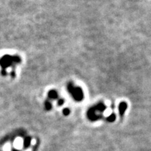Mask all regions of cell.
<instances>
[{
  "instance_id": "52a82bcc",
  "label": "cell",
  "mask_w": 151,
  "mask_h": 151,
  "mask_svg": "<svg viewBox=\"0 0 151 151\" xmlns=\"http://www.w3.org/2000/svg\"><path fill=\"white\" fill-rule=\"evenodd\" d=\"M63 113L65 115V116H67V115H69L70 113V110L69 109H65L63 110Z\"/></svg>"
},
{
  "instance_id": "7a4b0ae2",
  "label": "cell",
  "mask_w": 151,
  "mask_h": 151,
  "mask_svg": "<svg viewBox=\"0 0 151 151\" xmlns=\"http://www.w3.org/2000/svg\"><path fill=\"white\" fill-rule=\"evenodd\" d=\"M13 60H14V58H11V57L8 56V55H7V56H4V58H2L0 63L3 67H5V66L7 67V66L10 65Z\"/></svg>"
},
{
  "instance_id": "9c48e42d",
  "label": "cell",
  "mask_w": 151,
  "mask_h": 151,
  "mask_svg": "<svg viewBox=\"0 0 151 151\" xmlns=\"http://www.w3.org/2000/svg\"><path fill=\"white\" fill-rule=\"evenodd\" d=\"M64 104V100L63 99H60L59 100V102H58V104L59 105H62V104Z\"/></svg>"
},
{
  "instance_id": "6da1fadb",
  "label": "cell",
  "mask_w": 151,
  "mask_h": 151,
  "mask_svg": "<svg viewBox=\"0 0 151 151\" xmlns=\"http://www.w3.org/2000/svg\"><path fill=\"white\" fill-rule=\"evenodd\" d=\"M68 90L76 101H80L83 99V93L81 88H75L71 84H69L68 86Z\"/></svg>"
},
{
  "instance_id": "ba28073f",
  "label": "cell",
  "mask_w": 151,
  "mask_h": 151,
  "mask_svg": "<svg viewBox=\"0 0 151 151\" xmlns=\"http://www.w3.org/2000/svg\"><path fill=\"white\" fill-rule=\"evenodd\" d=\"M29 143H30V139H29V138L25 140V146H29Z\"/></svg>"
},
{
  "instance_id": "8992f818",
  "label": "cell",
  "mask_w": 151,
  "mask_h": 151,
  "mask_svg": "<svg viewBox=\"0 0 151 151\" xmlns=\"http://www.w3.org/2000/svg\"><path fill=\"white\" fill-rule=\"evenodd\" d=\"M45 105H46V108L47 110H50L51 109V104L50 102H48V101H46Z\"/></svg>"
},
{
  "instance_id": "277c9868",
  "label": "cell",
  "mask_w": 151,
  "mask_h": 151,
  "mask_svg": "<svg viewBox=\"0 0 151 151\" xmlns=\"http://www.w3.org/2000/svg\"><path fill=\"white\" fill-rule=\"evenodd\" d=\"M48 97L51 99H55L58 97V93L55 90H50L48 92Z\"/></svg>"
},
{
  "instance_id": "5b68a950",
  "label": "cell",
  "mask_w": 151,
  "mask_h": 151,
  "mask_svg": "<svg viewBox=\"0 0 151 151\" xmlns=\"http://www.w3.org/2000/svg\"><path fill=\"white\" fill-rule=\"evenodd\" d=\"M107 120L109 122H113L116 120V116H115V114H111L110 116L107 118Z\"/></svg>"
},
{
  "instance_id": "3957f363",
  "label": "cell",
  "mask_w": 151,
  "mask_h": 151,
  "mask_svg": "<svg viewBox=\"0 0 151 151\" xmlns=\"http://www.w3.org/2000/svg\"><path fill=\"white\" fill-rule=\"evenodd\" d=\"M127 108V105L126 103L125 102H122L119 105V111H120V115L121 116H122L124 115V113H125V110H126Z\"/></svg>"
}]
</instances>
